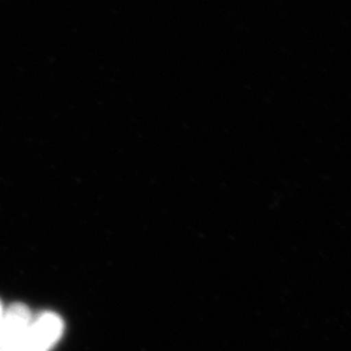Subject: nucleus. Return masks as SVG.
<instances>
[{
    "mask_svg": "<svg viewBox=\"0 0 351 351\" xmlns=\"http://www.w3.org/2000/svg\"><path fill=\"white\" fill-rule=\"evenodd\" d=\"M3 314H4V310H3V307H1V304H0V322H1V317H3Z\"/></svg>",
    "mask_w": 351,
    "mask_h": 351,
    "instance_id": "3",
    "label": "nucleus"
},
{
    "mask_svg": "<svg viewBox=\"0 0 351 351\" xmlns=\"http://www.w3.org/2000/svg\"><path fill=\"white\" fill-rule=\"evenodd\" d=\"M32 323V315L24 304L8 307L0 322V351H12Z\"/></svg>",
    "mask_w": 351,
    "mask_h": 351,
    "instance_id": "2",
    "label": "nucleus"
},
{
    "mask_svg": "<svg viewBox=\"0 0 351 351\" xmlns=\"http://www.w3.org/2000/svg\"><path fill=\"white\" fill-rule=\"evenodd\" d=\"M63 330V320L59 315H38L32 319L30 326L12 351H49L60 339Z\"/></svg>",
    "mask_w": 351,
    "mask_h": 351,
    "instance_id": "1",
    "label": "nucleus"
}]
</instances>
